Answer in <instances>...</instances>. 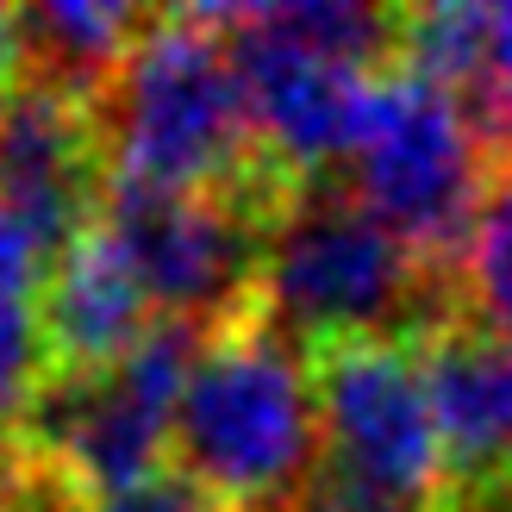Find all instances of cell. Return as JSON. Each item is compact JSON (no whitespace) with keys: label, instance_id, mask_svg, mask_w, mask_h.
<instances>
[{"label":"cell","instance_id":"obj_1","mask_svg":"<svg viewBox=\"0 0 512 512\" xmlns=\"http://www.w3.org/2000/svg\"><path fill=\"white\" fill-rule=\"evenodd\" d=\"M107 188L150 194H219L263 175H288L250 132L244 88L225 25L207 13L144 19L113 82L94 94Z\"/></svg>","mask_w":512,"mask_h":512},{"label":"cell","instance_id":"obj_2","mask_svg":"<svg viewBox=\"0 0 512 512\" xmlns=\"http://www.w3.org/2000/svg\"><path fill=\"white\" fill-rule=\"evenodd\" d=\"M169 450L232 512H300L319 475L313 356L244 306L194 350Z\"/></svg>","mask_w":512,"mask_h":512},{"label":"cell","instance_id":"obj_3","mask_svg":"<svg viewBox=\"0 0 512 512\" xmlns=\"http://www.w3.org/2000/svg\"><path fill=\"white\" fill-rule=\"evenodd\" d=\"M306 356L319 400V475L300 512H431L444 488V444L419 350L344 338Z\"/></svg>","mask_w":512,"mask_h":512},{"label":"cell","instance_id":"obj_4","mask_svg":"<svg viewBox=\"0 0 512 512\" xmlns=\"http://www.w3.org/2000/svg\"><path fill=\"white\" fill-rule=\"evenodd\" d=\"M431 275L406 244L344 194L300 188L281 207L256 269V313L288 331L300 350L344 344V338H394L419 331Z\"/></svg>","mask_w":512,"mask_h":512},{"label":"cell","instance_id":"obj_5","mask_svg":"<svg viewBox=\"0 0 512 512\" xmlns=\"http://www.w3.org/2000/svg\"><path fill=\"white\" fill-rule=\"evenodd\" d=\"M350 200L425 269L463 256L481 194H488V150L469 113L425 75L381 69L350 144Z\"/></svg>","mask_w":512,"mask_h":512},{"label":"cell","instance_id":"obj_6","mask_svg":"<svg viewBox=\"0 0 512 512\" xmlns=\"http://www.w3.org/2000/svg\"><path fill=\"white\" fill-rule=\"evenodd\" d=\"M306 182L294 175H263L219 194H150V188H107L94 219L125 250L150 313L175 325L194 319H238L256 300V269L263 244L275 232L281 207Z\"/></svg>","mask_w":512,"mask_h":512},{"label":"cell","instance_id":"obj_7","mask_svg":"<svg viewBox=\"0 0 512 512\" xmlns=\"http://www.w3.org/2000/svg\"><path fill=\"white\" fill-rule=\"evenodd\" d=\"M194 350H200L194 325L157 319L113 369L50 375V388L38 394V438L44 456L63 463L69 488H82L100 506L169 469L163 450L175 431V400H182Z\"/></svg>","mask_w":512,"mask_h":512},{"label":"cell","instance_id":"obj_8","mask_svg":"<svg viewBox=\"0 0 512 512\" xmlns=\"http://www.w3.org/2000/svg\"><path fill=\"white\" fill-rule=\"evenodd\" d=\"M213 19L225 25V44H232L244 113H250V132L263 144V157L275 169H288L294 182L319 175L325 163H344L375 75L294 44L256 7H232V13L213 7Z\"/></svg>","mask_w":512,"mask_h":512},{"label":"cell","instance_id":"obj_9","mask_svg":"<svg viewBox=\"0 0 512 512\" xmlns=\"http://www.w3.org/2000/svg\"><path fill=\"white\" fill-rule=\"evenodd\" d=\"M107 194L94 100L25 75L0 94V213L44 256H63Z\"/></svg>","mask_w":512,"mask_h":512},{"label":"cell","instance_id":"obj_10","mask_svg":"<svg viewBox=\"0 0 512 512\" xmlns=\"http://www.w3.org/2000/svg\"><path fill=\"white\" fill-rule=\"evenodd\" d=\"M419 369L444 444V488L463 494V506L512 512V331L431 325Z\"/></svg>","mask_w":512,"mask_h":512},{"label":"cell","instance_id":"obj_11","mask_svg":"<svg viewBox=\"0 0 512 512\" xmlns=\"http://www.w3.org/2000/svg\"><path fill=\"white\" fill-rule=\"evenodd\" d=\"M38 325H44L50 369L57 375L113 369L157 325L132 263H125V250L107 238L100 219L57 256V269L44 281V300H38Z\"/></svg>","mask_w":512,"mask_h":512},{"label":"cell","instance_id":"obj_12","mask_svg":"<svg viewBox=\"0 0 512 512\" xmlns=\"http://www.w3.org/2000/svg\"><path fill=\"white\" fill-rule=\"evenodd\" d=\"M144 13L119 7V0H50V7H25V50H32V75L57 82L69 94H100L138 44Z\"/></svg>","mask_w":512,"mask_h":512},{"label":"cell","instance_id":"obj_13","mask_svg":"<svg viewBox=\"0 0 512 512\" xmlns=\"http://www.w3.org/2000/svg\"><path fill=\"white\" fill-rule=\"evenodd\" d=\"M463 288L475 300V325L512 331V150L500 157V169L488 175V194H481L475 232L463 244Z\"/></svg>","mask_w":512,"mask_h":512},{"label":"cell","instance_id":"obj_14","mask_svg":"<svg viewBox=\"0 0 512 512\" xmlns=\"http://www.w3.org/2000/svg\"><path fill=\"white\" fill-rule=\"evenodd\" d=\"M481 132V144H506L512 150V7H488V38H481V63L469 100H456Z\"/></svg>","mask_w":512,"mask_h":512},{"label":"cell","instance_id":"obj_15","mask_svg":"<svg viewBox=\"0 0 512 512\" xmlns=\"http://www.w3.org/2000/svg\"><path fill=\"white\" fill-rule=\"evenodd\" d=\"M94 512H232L225 500H213L207 488H200L194 475H182V469H157L150 481H138L132 494H119V500H100Z\"/></svg>","mask_w":512,"mask_h":512},{"label":"cell","instance_id":"obj_16","mask_svg":"<svg viewBox=\"0 0 512 512\" xmlns=\"http://www.w3.org/2000/svg\"><path fill=\"white\" fill-rule=\"evenodd\" d=\"M38 275H44V250L19 232L7 213H0V300H7V294H32Z\"/></svg>","mask_w":512,"mask_h":512}]
</instances>
